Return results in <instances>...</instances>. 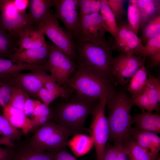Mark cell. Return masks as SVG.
Wrapping results in <instances>:
<instances>
[{
    "instance_id": "obj_1",
    "label": "cell",
    "mask_w": 160,
    "mask_h": 160,
    "mask_svg": "<svg viewBox=\"0 0 160 160\" xmlns=\"http://www.w3.org/2000/svg\"><path fill=\"white\" fill-rule=\"evenodd\" d=\"M53 108L52 121L59 124L71 136L85 134L89 131L85 127L86 120L92 114L99 102L76 92Z\"/></svg>"
},
{
    "instance_id": "obj_2",
    "label": "cell",
    "mask_w": 160,
    "mask_h": 160,
    "mask_svg": "<svg viewBox=\"0 0 160 160\" xmlns=\"http://www.w3.org/2000/svg\"><path fill=\"white\" fill-rule=\"evenodd\" d=\"M106 105L109 111L107 118L108 139L113 142L114 145L122 147L132 128L130 111L134 106L133 100L125 92H117L113 89L107 97Z\"/></svg>"
},
{
    "instance_id": "obj_3",
    "label": "cell",
    "mask_w": 160,
    "mask_h": 160,
    "mask_svg": "<svg viewBox=\"0 0 160 160\" xmlns=\"http://www.w3.org/2000/svg\"><path fill=\"white\" fill-rule=\"evenodd\" d=\"M76 66L96 72L113 82L111 68L113 57L112 44L76 41Z\"/></svg>"
},
{
    "instance_id": "obj_4",
    "label": "cell",
    "mask_w": 160,
    "mask_h": 160,
    "mask_svg": "<svg viewBox=\"0 0 160 160\" xmlns=\"http://www.w3.org/2000/svg\"><path fill=\"white\" fill-rule=\"evenodd\" d=\"M110 79L89 69L76 66L74 77L66 85L77 93L95 100L107 96L114 89Z\"/></svg>"
},
{
    "instance_id": "obj_5",
    "label": "cell",
    "mask_w": 160,
    "mask_h": 160,
    "mask_svg": "<svg viewBox=\"0 0 160 160\" xmlns=\"http://www.w3.org/2000/svg\"><path fill=\"white\" fill-rule=\"evenodd\" d=\"M71 136L67 130L50 120L36 131L28 140L40 151L56 152L65 148Z\"/></svg>"
},
{
    "instance_id": "obj_6",
    "label": "cell",
    "mask_w": 160,
    "mask_h": 160,
    "mask_svg": "<svg viewBox=\"0 0 160 160\" xmlns=\"http://www.w3.org/2000/svg\"><path fill=\"white\" fill-rule=\"evenodd\" d=\"M37 27L75 63L77 55L73 38L61 27L52 10L47 13Z\"/></svg>"
},
{
    "instance_id": "obj_7",
    "label": "cell",
    "mask_w": 160,
    "mask_h": 160,
    "mask_svg": "<svg viewBox=\"0 0 160 160\" xmlns=\"http://www.w3.org/2000/svg\"><path fill=\"white\" fill-rule=\"evenodd\" d=\"M107 96L102 97L92 114V119L88 130L92 139L97 160H103L105 147L109 139V129L105 110Z\"/></svg>"
},
{
    "instance_id": "obj_8",
    "label": "cell",
    "mask_w": 160,
    "mask_h": 160,
    "mask_svg": "<svg viewBox=\"0 0 160 160\" xmlns=\"http://www.w3.org/2000/svg\"><path fill=\"white\" fill-rule=\"evenodd\" d=\"M0 23L7 31L18 39L25 29L34 26L28 13L18 11L13 0H1Z\"/></svg>"
},
{
    "instance_id": "obj_9",
    "label": "cell",
    "mask_w": 160,
    "mask_h": 160,
    "mask_svg": "<svg viewBox=\"0 0 160 160\" xmlns=\"http://www.w3.org/2000/svg\"><path fill=\"white\" fill-rule=\"evenodd\" d=\"M50 76L59 85H66L70 75L76 71L75 63L52 43L46 64Z\"/></svg>"
},
{
    "instance_id": "obj_10",
    "label": "cell",
    "mask_w": 160,
    "mask_h": 160,
    "mask_svg": "<svg viewBox=\"0 0 160 160\" xmlns=\"http://www.w3.org/2000/svg\"><path fill=\"white\" fill-rule=\"evenodd\" d=\"M144 58L141 56L120 53L113 57L111 73L113 81L125 86L138 70L144 65Z\"/></svg>"
},
{
    "instance_id": "obj_11",
    "label": "cell",
    "mask_w": 160,
    "mask_h": 160,
    "mask_svg": "<svg viewBox=\"0 0 160 160\" xmlns=\"http://www.w3.org/2000/svg\"><path fill=\"white\" fill-rule=\"evenodd\" d=\"M106 31L100 13H95L79 17L76 41L103 43L107 41Z\"/></svg>"
},
{
    "instance_id": "obj_12",
    "label": "cell",
    "mask_w": 160,
    "mask_h": 160,
    "mask_svg": "<svg viewBox=\"0 0 160 160\" xmlns=\"http://www.w3.org/2000/svg\"><path fill=\"white\" fill-rule=\"evenodd\" d=\"M43 70L32 71L31 73L20 72L5 78L13 86L17 87L30 96L38 97V93L44 87L46 82L52 77Z\"/></svg>"
},
{
    "instance_id": "obj_13",
    "label": "cell",
    "mask_w": 160,
    "mask_h": 160,
    "mask_svg": "<svg viewBox=\"0 0 160 160\" xmlns=\"http://www.w3.org/2000/svg\"><path fill=\"white\" fill-rule=\"evenodd\" d=\"M117 25L115 41L112 44L113 50L139 56L143 47L141 38L131 29L128 23L121 22Z\"/></svg>"
},
{
    "instance_id": "obj_14",
    "label": "cell",
    "mask_w": 160,
    "mask_h": 160,
    "mask_svg": "<svg viewBox=\"0 0 160 160\" xmlns=\"http://www.w3.org/2000/svg\"><path fill=\"white\" fill-rule=\"evenodd\" d=\"M55 17L63 23L67 32L76 36L79 24L78 0H55Z\"/></svg>"
},
{
    "instance_id": "obj_15",
    "label": "cell",
    "mask_w": 160,
    "mask_h": 160,
    "mask_svg": "<svg viewBox=\"0 0 160 160\" xmlns=\"http://www.w3.org/2000/svg\"><path fill=\"white\" fill-rule=\"evenodd\" d=\"M11 160H55L53 152L42 151L34 147L28 140L13 142Z\"/></svg>"
},
{
    "instance_id": "obj_16",
    "label": "cell",
    "mask_w": 160,
    "mask_h": 160,
    "mask_svg": "<svg viewBox=\"0 0 160 160\" xmlns=\"http://www.w3.org/2000/svg\"><path fill=\"white\" fill-rule=\"evenodd\" d=\"M129 134L152 159L159 157L160 138L157 134L132 127Z\"/></svg>"
},
{
    "instance_id": "obj_17",
    "label": "cell",
    "mask_w": 160,
    "mask_h": 160,
    "mask_svg": "<svg viewBox=\"0 0 160 160\" xmlns=\"http://www.w3.org/2000/svg\"><path fill=\"white\" fill-rule=\"evenodd\" d=\"M51 44L36 49L21 51L18 49L10 56L13 59L27 64L38 65H46L49 55Z\"/></svg>"
},
{
    "instance_id": "obj_18",
    "label": "cell",
    "mask_w": 160,
    "mask_h": 160,
    "mask_svg": "<svg viewBox=\"0 0 160 160\" xmlns=\"http://www.w3.org/2000/svg\"><path fill=\"white\" fill-rule=\"evenodd\" d=\"M43 32L34 26L25 29L20 34L18 40L19 51L36 49L47 45Z\"/></svg>"
},
{
    "instance_id": "obj_19",
    "label": "cell",
    "mask_w": 160,
    "mask_h": 160,
    "mask_svg": "<svg viewBox=\"0 0 160 160\" xmlns=\"http://www.w3.org/2000/svg\"><path fill=\"white\" fill-rule=\"evenodd\" d=\"M3 115L14 127L20 129L25 135L31 132L33 127L31 119L22 111L8 105L3 109Z\"/></svg>"
},
{
    "instance_id": "obj_20",
    "label": "cell",
    "mask_w": 160,
    "mask_h": 160,
    "mask_svg": "<svg viewBox=\"0 0 160 160\" xmlns=\"http://www.w3.org/2000/svg\"><path fill=\"white\" fill-rule=\"evenodd\" d=\"M43 70L48 71L47 66L27 64L11 59L0 58V77L6 78L14 74L25 70L32 71Z\"/></svg>"
},
{
    "instance_id": "obj_21",
    "label": "cell",
    "mask_w": 160,
    "mask_h": 160,
    "mask_svg": "<svg viewBox=\"0 0 160 160\" xmlns=\"http://www.w3.org/2000/svg\"><path fill=\"white\" fill-rule=\"evenodd\" d=\"M141 112L132 117L135 128L140 130L157 134L160 132V116L151 112L141 111Z\"/></svg>"
},
{
    "instance_id": "obj_22",
    "label": "cell",
    "mask_w": 160,
    "mask_h": 160,
    "mask_svg": "<svg viewBox=\"0 0 160 160\" xmlns=\"http://www.w3.org/2000/svg\"><path fill=\"white\" fill-rule=\"evenodd\" d=\"M140 18L139 29L149 20L160 14V0H134Z\"/></svg>"
},
{
    "instance_id": "obj_23",
    "label": "cell",
    "mask_w": 160,
    "mask_h": 160,
    "mask_svg": "<svg viewBox=\"0 0 160 160\" xmlns=\"http://www.w3.org/2000/svg\"><path fill=\"white\" fill-rule=\"evenodd\" d=\"M55 6V0H29L28 14L34 26L44 17L52 7Z\"/></svg>"
},
{
    "instance_id": "obj_24",
    "label": "cell",
    "mask_w": 160,
    "mask_h": 160,
    "mask_svg": "<svg viewBox=\"0 0 160 160\" xmlns=\"http://www.w3.org/2000/svg\"><path fill=\"white\" fill-rule=\"evenodd\" d=\"M18 40L0 23V58L10 59L11 55L18 48Z\"/></svg>"
},
{
    "instance_id": "obj_25",
    "label": "cell",
    "mask_w": 160,
    "mask_h": 160,
    "mask_svg": "<svg viewBox=\"0 0 160 160\" xmlns=\"http://www.w3.org/2000/svg\"><path fill=\"white\" fill-rule=\"evenodd\" d=\"M67 145L77 156L87 154L94 145L91 137L84 134H79L73 136L68 140Z\"/></svg>"
},
{
    "instance_id": "obj_26",
    "label": "cell",
    "mask_w": 160,
    "mask_h": 160,
    "mask_svg": "<svg viewBox=\"0 0 160 160\" xmlns=\"http://www.w3.org/2000/svg\"><path fill=\"white\" fill-rule=\"evenodd\" d=\"M148 80V72L144 65L141 67L129 81L127 89L134 99L144 91Z\"/></svg>"
},
{
    "instance_id": "obj_27",
    "label": "cell",
    "mask_w": 160,
    "mask_h": 160,
    "mask_svg": "<svg viewBox=\"0 0 160 160\" xmlns=\"http://www.w3.org/2000/svg\"><path fill=\"white\" fill-rule=\"evenodd\" d=\"M139 56L149 57L150 64L152 67L160 64V33L149 41L143 47Z\"/></svg>"
},
{
    "instance_id": "obj_28",
    "label": "cell",
    "mask_w": 160,
    "mask_h": 160,
    "mask_svg": "<svg viewBox=\"0 0 160 160\" xmlns=\"http://www.w3.org/2000/svg\"><path fill=\"white\" fill-rule=\"evenodd\" d=\"M122 146L128 160H153L130 134L125 140Z\"/></svg>"
},
{
    "instance_id": "obj_29",
    "label": "cell",
    "mask_w": 160,
    "mask_h": 160,
    "mask_svg": "<svg viewBox=\"0 0 160 160\" xmlns=\"http://www.w3.org/2000/svg\"><path fill=\"white\" fill-rule=\"evenodd\" d=\"M143 91L155 111H158L160 100V81L159 78L154 77L148 73V80Z\"/></svg>"
},
{
    "instance_id": "obj_30",
    "label": "cell",
    "mask_w": 160,
    "mask_h": 160,
    "mask_svg": "<svg viewBox=\"0 0 160 160\" xmlns=\"http://www.w3.org/2000/svg\"><path fill=\"white\" fill-rule=\"evenodd\" d=\"M31 118L33 124L31 132L34 133L39 128L52 120V110L49 107L41 103L36 108Z\"/></svg>"
},
{
    "instance_id": "obj_31",
    "label": "cell",
    "mask_w": 160,
    "mask_h": 160,
    "mask_svg": "<svg viewBox=\"0 0 160 160\" xmlns=\"http://www.w3.org/2000/svg\"><path fill=\"white\" fill-rule=\"evenodd\" d=\"M100 14L105 28L107 31L109 32L115 38L117 30L118 25L114 16L108 6L106 0H100Z\"/></svg>"
},
{
    "instance_id": "obj_32",
    "label": "cell",
    "mask_w": 160,
    "mask_h": 160,
    "mask_svg": "<svg viewBox=\"0 0 160 160\" xmlns=\"http://www.w3.org/2000/svg\"><path fill=\"white\" fill-rule=\"evenodd\" d=\"M0 134L13 142L20 140L25 135L21 130L13 126L3 115L0 114Z\"/></svg>"
},
{
    "instance_id": "obj_33",
    "label": "cell",
    "mask_w": 160,
    "mask_h": 160,
    "mask_svg": "<svg viewBox=\"0 0 160 160\" xmlns=\"http://www.w3.org/2000/svg\"><path fill=\"white\" fill-rule=\"evenodd\" d=\"M142 29L141 39L142 42L146 44L160 33V14L148 21Z\"/></svg>"
},
{
    "instance_id": "obj_34",
    "label": "cell",
    "mask_w": 160,
    "mask_h": 160,
    "mask_svg": "<svg viewBox=\"0 0 160 160\" xmlns=\"http://www.w3.org/2000/svg\"><path fill=\"white\" fill-rule=\"evenodd\" d=\"M29 98V95L21 88L12 86L11 95L8 105L23 111L25 102Z\"/></svg>"
},
{
    "instance_id": "obj_35",
    "label": "cell",
    "mask_w": 160,
    "mask_h": 160,
    "mask_svg": "<svg viewBox=\"0 0 160 160\" xmlns=\"http://www.w3.org/2000/svg\"><path fill=\"white\" fill-rule=\"evenodd\" d=\"M79 17L95 13H99L100 0H78Z\"/></svg>"
},
{
    "instance_id": "obj_36",
    "label": "cell",
    "mask_w": 160,
    "mask_h": 160,
    "mask_svg": "<svg viewBox=\"0 0 160 160\" xmlns=\"http://www.w3.org/2000/svg\"><path fill=\"white\" fill-rule=\"evenodd\" d=\"M127 17L129 26L137 35L140 24V16L138 8L134 0H129L127 10Z\"/></svg>"
},
{
    "instance_id": "obj_37",
    "label": "cell",
    "mask_w": 160,
    "mask_h": 160,
    "mask_svg": "<svg viewBox=\"0 0 160 160\" xmlns=\"http://www.w3.org/2000/svg\"><path fill=\"white\" fill-rule=\"evenodd\" d=\"M44 87L63 100L68 99L71 94L68 88L58 85L52 77L46 82Z\"/></svg>"
},
{
    "instance_id": "obj_38",
    "label": "cell",
    "mask_w": 160,
    "mask_h": 160,
    "mask_svg": "<svg viewBox=\"0 0 160 160\" xmlns=\"http://www.w3.org/2000/svg\"><path fill=\"white\" fill-rule=\"evenodd\" d=\"M12 86L6 79L0 77V109L9 105Z\"/></svg>"
},
{
    "instance_id": "obj_39",
    "label": "cell",
    "mask_w": 160,
    "mask_h": 160,
    "mask_svg": "<svg viewBox=\"0 0 160 160\" xmlns=\"http://www.w3.org/2000/svg\"><path fill=\"white\" fill-rule=\"evenodd\" d=\"M107 3L113 14L116 23L120 22L125 14L124 0H106Z\"/></svg>"
},
{
    "instance_id": "obj_40",
    "label": "cell",
    "mask_w": 160,
    "mask_h": 160,
    "mask_svg": "<svg viewBox=\"0 0 160 160\" xmlns=\"http://www.w3.org/2000/svg\"><path fill=\"white\" fill-rule=\"evenodd\" d=\"M121 148L107 142L105 147L103 160H116L119 150Z\"/></svg>"
},
{
    "instance_id": "obj_41",
    "label": "cell",
    "mask_w": 160,
    "mask_h": 160,
    "mask_svg": "<svg viewBox=\"0 0 160 160\" xmlns=\"http://www.w3.org/2000/svg\"><path fill=\"white\" fill-rule=\"evenodd\" d=\"M38 97L43 102V103L48 107L58 97L49 91L44 87H42L39 92Z\"/></svg>"
},
{
    "instance_id": "obj_42",
    "label": "cell",
    "mask_w": 160,
    "mask_h": 160,
    "mask_svg": "<svg viewBox=\"0 0 160 160\" xmlns=\"http://www.w3.org/2000/svg\"><path fill=\"white\" fill-rule=\"evenodd\" d=\"M41 103L39 100H33L29 98L25 102L23 112L27 116L31 118L36 108Z\"/></svg>"
},
{
    "instance_id": "obj_43",
    "label": "cell",
    "mask_w": 160,
    "mask_h": 160,
    "mask_svg": "<svg viewBox=\"0 0 160 160\" xmlns=\"http://www.w3.org/2000/svg\"><path fill=\"white\" fill-rule=\"evenodd\" d=\"M65 148L53 152L55 160H78Z\"/></svg>"
},
{
    "instance_id": "obj_44",
    "label": "cell",
    "mask_w": 160,
    "mask_h": 160,
    "mask_svg": "<svg viewBox=\"0 0 160 160\" xmlns=\"http://www.w3.org/2000/svg\"><path fill=\"white\" fill-rule=\"evenodd\" d=\"M13 153L12 147L0 148V160H11Z\"/></svg>"
},
{
    "instance_id": "obj_45",
    "label": "cell",
    "mask_w": 160,
    "mask_h": 160,
    "mask_svg": "<svg viewBox=\"0 0 160 160\" xmlns=\"http://www.w3.org/2000/svg\"><path fill=\"white\" fill-rule=\"evenodd\" d=\"M14 4L19 12L25 13L27 8L28 7L29 0H13Z\"/></svg>"
},
{
    "instance_id": "obj_46",
    "label": "cell",
    "mask_w": 160,
    "mask_h": 160,
    "mask_svg": "<svg viewBox=\"0 0 160 160\" xmlns=\"http://www.w3.org/2000/svg\"><path fill=\"white\" fill-rule=\"evenodd\" d=\"M116 160H128L127 156L123 150L122 147L119 150Z\"/></svg>"
},
{
    "instance_id": "obj_47",
    "label": "cell",
    "mask_w": 160,
    "mask_h": 160,
    "mask_svg": "<svg viewBox=\"0 0 160 160\" xmlns=\"http://www.w3.org/2000/svg\"><path fill=\"white\" fill-rule=\"evenodd\" d=\"M2 145L6 146L12 147L13 143L11 140L2 137H0V145Z\"/></svg>"
},
{
    "instance_id": "obj_48",
    "label": "cell",
    "mask_w": 160,
    "mask_h": 160,
    "mask_svg": "<svg viewBox=\"0 0 160 160\" xmlns=\"http://www.w3.org/2000/svg\"><path fill=\"white\" fill-rule=\"evenodd\" d=\"M157 160H160V157Z\"/></svg>"
},
{
    "instance_id": "obj_49",
    "label": "cell",
    "mask_w": 160,
    "mask_h": 160,
    "mask_svg": "<svg viewBox=\"0 0 160 160\" xmlns=\"http://www.w3.org/2000/svg\"><path fill=\"white\" fill-rule=\"evenodd\" d=\"M1 2V0H0V7Z\"/></svg>"
}]
</instances>
